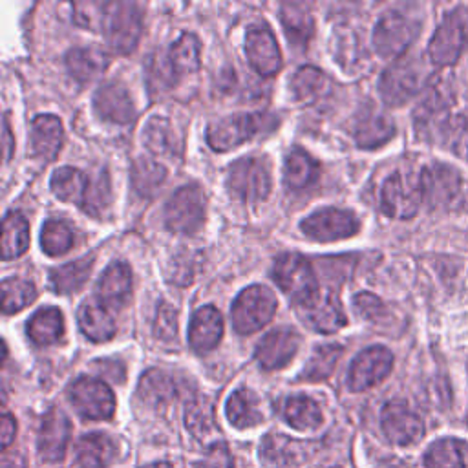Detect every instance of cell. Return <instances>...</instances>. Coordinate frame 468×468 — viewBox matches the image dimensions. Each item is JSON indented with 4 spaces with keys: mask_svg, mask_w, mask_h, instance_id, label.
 <instances>
[{
    "mask_svg": "<svg viewBox=\"0 0 468 468\" xmlns=\"http://www.w3.org/2000/svg\"><path fill=\"white\" fill-rule=\"evenodd\" d=\"M278 117L267 112L236 113L214 121L207 130V143L216 152H227L260 133L274 130Z\"/></svg>",
    "mask_w": 468,
    "mask_h": 468,
    "instance_id": "obj_1",
    "label": "cell"
},
{
    "mask_svg": "<svg viewBox=\"0 0 468 468\" xmlns=\"http://www.w3.org/2000/svg\"><path fill=\"white\" fill-rule=\"evenodd\" d=\"M430 80L426 64L419 57H400L384 69L378 80V91L386 104L400 106L413 99Z\"/></svg>",
    "mask_w": 468,
    "mask_h": 468,
    "instance_id": "obj_2",
    "label": "cell"
},
{
    "mask_svg": "<svg viewBox=\"0 0 468 468\" xmlns=\"http://www.w3.org/2000/svg\"><path fill=\"white\" fill-rule=\"evenodd\" d=\"M468 48V9L459 5L452 9L437 26L430 44L428 57L437 66L453 64Z\"/></svg>",
    "mask_w": 468,
    "mask_h": 468,
    "instance_id": "obj_3",
    "label": "cell"
},
{
    "mask_svg": "<svg viewBox=\"0 0 468 468\" xmlns=\"http://www.w3.org/2000/svg\"><path fill=\"white\" fill-rule=\"evenodd\" d=\"M276 296L263 285H250L243 289L232 303L230 316L238 333L249 335L261 329L274 316Z\"/></svg>",
    "mask_w": 468,
    "mask_h": 468,
    "instance_id": "obj_4",
    "label": "cell"
},
{
    "mask_svg": "<svg viewBox=\"0 0 468 468\" xmlns=\"http://www.w3.org/2000/svg\"><path fill=\"white\" fill-rule=\"evenodd\" d=\"M141 11L132 2H110L106 4L102 33L108 46L121 55L130 53L141 37Z\"/></svg>",
    "mask_w": 468,
    "mask_h": 468,
    "instance_id": "obj_5",
    "label": "cell"
},
{
    "mask_svg": "<svg viewBox=\"0 0 468 468\" xmlns=\"http://www.w3.org/2000/svg\"><path fill=\"white\" fill-rule=\"evenodd\" d=\"M229 192L243 203L263 201L271 192V170L265 159H238L227 174Z\"/></svg>",
    "mask_w": 468,
    "mask_h": 468,
    "instance_id": "obj_6",
    "label": "cell"
},
{
    "mask_svg": "<svg viewBox=\"0 0 468 468\" xmlns=\"http://www.w3.org/2000/svg\"><path fill=\"white\" fill-rule=\"evenodd\" d=\"M205 194L199 185L179 186L165 207V223L172 232L194 234L205 219Z\"/></svg>",
    "mask_w": 468,
    "mask_h": 468,
    "instance_id": "obj_7",
    "label": "cell"
},
{
    "mask_svg": "<svg viewBox=\"0 0 468 468\" xmlns=\"http://www.w3.org/2000/svg\"><path fill=\"white\" fill-rule=\"evenodd\" d=\"M272 278L278 287L292 300L302 303L318 292V282L311 263L294 252H285L276 258L272 267Z\"/></svg>",
    "mask_w": 468,
    "mask_h": 468,
    "instance_id": "obj_8",
    "label": "cell"
},
{
    "mask_svg": "<svg viewBox=\"0 0 468 468\" xmlns=\"http://www.w3.org/2000/svg\"><path fill=\"white\" fill-rule=\"evenodd\" d=\"M419 35V24L400 11L384 13L373 29V46L386 58H399Z\"/></svg>",
    "mask_w": 468,
    "mask_h": 468,
    "instance_id": "obj_9",
    "label": "cell"
},
{
    "mask_svg": "<svg viewBox=\"0 0 468 468\" xmlns=\"http://www.w3.org/2000/svg\"><path fill=\"white\" fill-rule=\"evenodd\" d=\"M422 203L419 179L408 174H391L380 190V207L384 214L397 219H410Z\"/></svg>",
    "mask_w": 468,
    "mask_h": 468,
    "instance_id": "obj_10",
    "label": "cell"
},
{
    "mask_svg": "<svg viewBox=\"0 0 468 468\" xmlns=\"http://www.w3.org/2000/svg\"><path fill=\"white\" fill-rule=\"evenodd\" d=\"M69 400L80 417L91 420H106L115 411V397L108 384L91 377H80L71 384Z\"/></svg>",
    "mask_w": 468,
    "mask_h": 468,
    "instance_id": "obj_11",
    "label": "cell"
},
{
    "mask_svg": "<svg viewBox=\"0 0 468 468\" xmlns=\"http://www.w3.org/2000/svg\"><path fill=\"white\" fill-rule=\"evenodd\" d=\"M380 428L395 446H411L424 435L422 419L402 400H389L380 411Z\"/></svg>",
    "mask_w": 468,
    "mask_h": 468,
    "instance_id": "obj_12",
    "label": "cell"
},
{
    "mask_svg": "<svg viewBox=\"0 0 468 468\" xmlns=\"http://www.w3.org/2000/svg\"><path fill=\"white\" fill-rule=\"evenodd\" d=\"M419 185H420V194L422 201L431 207H444L453 203L463 188V179L459 172L442 163H433L422 168L419 176Z\"/></svg>",
    "mask_w": 468,
    "mask_h": 468,
    "instance_id": "obj_13",
    "label": "cell"
},
{
    "mask_svg": "<svg viewBox=\"0 0 468 468\" xmlns=\"http://www.w3.org/2000/svg\"><path fill=\"white\" fill-rule=\"evenodd\" d=\"M393 367V355L384 346H371L360 351L347 373V384L353 391H364L382 382Z\"/></svg>",
    "mask_w": 468,
    "mask_h": 468,
    "instance_id": "obj_14",
    "label": "cell"
},
{
    "mask_svg": "<svg viewBox=\"0 0 468 468\" xmlns=\"http://www.w3.org/2000/svg\"><path fill=\"white\" fill-rule=\"evenodd\" d=\"M294 307L298 316L318 333H336L346 325V314L336 292L318 291Z\"/></svg>",
    "mask_w": 468,
    "mask_h": 468,
    "instance_id": "obj_15",
    "label": "cell"
},
{
    "mask_svg": "<svg viewBox=\"0 0 468 468\" xmlns=\"http://www.w3.org/2000/svg\"><path fill=\"white\" fill-rule=\"evenodd\" d=\"M358 219L353 212L327 207L313 212L302 221V230L316 241H336L356 234Z\"/></svg>",
    "mask_w": 468,
    "mask_h": 468,
    "instance_id": "obj_16",
    "label": "cell"
},
{
    "mask_svg": "<svg viewBox=\"0 0 468 468\" xmlns=\"http://www.w3.org/2000/svg\"><path fill=\"white\" fill-rule=\"evenodd\" d=\"M71 437V422L64 411L51 408L38 428L37 435V452L38 457L46 463L62 461Z\"/></svg>",
    "mask_w": 468,
    "mask_h": 468,
    "instance_id": "obj_17",
    "label": "cell"
},
{
    "mask_svg": "<svg viewBox=\"0 0 468 468\" xmlns=\"http://www.w3.org/2000/svg\"><path fill=\"white\" fill-rule=\"evenodd\" d=\"M245 53L250 68L263 77H271L282 68L280 48L267 26H252L247 31Z\"/></svg>",
    "mask_w": 468,
    "mask_h": 468,
    "instance_id": "obj_18",
    "label": "cell"
},
{
    "mask_svg": "<svg viewBox=\"0 0 468 468\" xmlns=\"http://www.w3.org/2000/svg\"><path fill=\"white\" fill-rule=\"evenodd\" d=\"M300 347V335L291 327H278L267 333L256 346V360L265 369H280L291 362Z\"/></svg>",
    "mask_w": 468,
    "mask_h": 468,
    "instance_id": "obj_19",
    "label": "cell"
},
{
    "mask_svg": "<svg viewBox=\"0 0 468 468\" xmlns=\"http://www.w3.org/2000/svg\"><path fill=\"white\" fill-rule=\"evenodd\" d=\"M93 108L104 121L117 124H128L135 117V108L128 90L115 80L104 82L97 88L93 95Z\"/></svg>",
    "mask_w": 468,
    "mask_h": 468,
    "instance_id": "obj_20",
    "label": "cell"
},
{
    "mask_svg": "<svg viewBox=\"0 0 468 468\" xmlns=\"http://www.w3.org/2000/svg\"><path fill=\"white\" fill-rule=\"evenodd\" d=\"M97 300L110 309H121L130 298L132 292V272L126 263L113 261L110 263L95 287Z\"/></svg>",
    "mask_w": 468,
    "mask_h": 468,
    "instance_id": "obj_21",
    "label": "cell"
},
{
    "mask_svg": "<svg viewBox=\"0 0 468 468\" xmlns=\"http://www.w3.org/2000/svg\"><path fill=\"white\" fill-rule=\"evenodd\" d=\"M221 335L223 318L214 305H205L194 313L188 327V342L196 353H210L219 344Z\"/></svg>",
    "mask_w": 468,
    "mask_h": 468,
    "instance_id": "obj_22",
    "label": "cell"
},
{
    "mask_svg": "<svg viewBox=\"0 0 468 468\" xmlns=\"http://www.w3.org/2000/svg\"><path fill=\"white\" fill-rule=\"evenodd\" d=\"M62 139L64 130L57 115L42 113L31 121V150L40 161H53L60 152Z\"/></svg>",
    "mask_w": 468,
    "mask_h": 468,
    "instance_id": "obj_23",
    "label": "cell"
},
{
    "mask_svg": "<svg viewBox=\"0 0 468 468\" xmlns=\"http://www.w3.org/2000/svg\"><path fill=\"white\" fill-rule=\"evenodd\" d=\"M115 457L117 444L106 433L93 431L75 442V464L79 468H108Z\"/></svg>",
    "mask_w": 468,
    "mask_h": 468,
    "instance_id": "obj_24",
    "label": "cell"
},
{
    "mask_svg": "<svg viewBox=\"0 0 468 468\" xmlns=\"http://www.w3.org/2000/svg\"><path fill=\"white\" fill-rule=\"evenodd\" d=\"M395 133V126L393 121L375 110V108H367L366 112H362L356 117L355 128H353V135L358 146L362 148H377L384 143H388Z\"/></svg>",
    "mask_w": 468,
    "mask_h": 468,
    "instance_id": "obj_25",
    "label": "cell"
},
{
    "mask_svg": "<svg viewBox=\"0 0 468 468\" xmlns=\"http://www.w3.org/2000/svg\"><path fill=\"white\" fill-rule=\"evenodd\" d=\"M77 320L80 331L93 342L110 340L117 329L108 307L97 300H88L80 303L77 311Z\"/></svg>",
    "mask_w": 468,
    "mask_h": 468,
    "instance_id": "obj_26",
    "label": "cell"
},
{
    "mask_svg": "<svg viewBox=\"0 0 468 468\" xmlns=\"http://www.w3.org/2000/svg\"><path fill=\"white\" fill-rule=\"evenodd\" d=\"M225 415L229 422L239 430L258 426L263 420L260 399L247 388H239L229 397L225 404Z\"/></svg>",
    "mask_w": 468,
    "mask_h": 468,
    "instance_id": "obj_27",
    "label": "cell"
},
{
    "mask_svg": "<svg viewBox=\"0 0 468 468\" xmlns=\"http://www.w3.org/2000/svg\"><path fill=\"white\" fill-rule=\"evenodd\" d=\"M90 183H91V179L82 170L73 168V166L57 168L49 181L51 190L58 199L77 203L80 207L84 205Z\"/></svg>",
    "mask_w": 468,
    "mask_h": 468,
    "instance_id": "obj_28",
    "label": "cell"
},
{
    "mask_svg": "<svg viewBox=\"0 0 468 468\" xmlns=\"http://www.w3.org/2000/svg\"><path fill=\"white\" fill-rule=\"evenodd\" d=\"M108 62V57L97 48H73L66 53V68L80 82L97 79Z\"/></svg>",
    "mask_w": 468,
    "mask_h": 468,
    "instance_id": "obj_29",
    "label": "cell"
},
{
    "mask_svg": "<svg viewBox=\"0 0 468 468\" xmlns=\"http://www.w3.org/2000/svg\"><path fill=\"white\" fill-rule=\"evenodd\" d=\"M282 415L291 428L300 431L316 430L324 419L320 406L305 395L287 397L282 408Z\"/></svg>",
    "mask_w": 468,
    "mask_h": 468,
    "instance_id": "obj_30",
    "label": "cell"
},
{
    "mask_svg": "<svg viewBox=\"0 0 468 468\" xmlns=\"http://www.w3.org/2000/svg\"><path fill=\"white\" fill-rule=\"evenodd\" d=\"M320 174L318 163L302 148H294L285 157L283 181L292 190H302L311 186Z\"/></svg>",
    "mask_w": 468,
    "mask_h": 468,
    "instance_id": "obj_31",
    "label": "cell"
},
{
    "mask_svg": "<svg viewBox=\"0 0 468 468\" xmlns=\"http://www.w3.org/2000/svg\"><path fill=\"white\" fill-rule=\"evenodd\" d=\"M29 247V225L20 212H7L2 221V258L22 256Z\"/></svg>",
    "mask_w": 468,
    "mask_h": 468,
    "instance_id": "obj_32",
    "label": "cell"
},
{
    "mask_svg": "<svg viewBox=\"0 0 468 468\" xmlns=\"http://www.w3.org/2000/svg\"><path fill=\"white\" fill-rule=\"evenodd\" d=\"M93 267V256H82L68 261L49 272V283L55 292L68 294L82 287Z\"/></svg>",
    "mask_w": 468,
    "mask_h": 468,
    "instance_id": "obj_33",
    "label": "cell"
},
{
    "mask_svg": "<svg viewBox=\"0 0 468 468\" xmlns=\"http://www.w3.org/2000/svg\"><path fill=\"white\" fill-rule=\"evenodd\" d=\"M64 333L62 313L55 307L38 309L27 322V335L37 346H51Z\"/></svg>",
    "mask_w": 468,
    "mask_h": 468,
    "instance_id": "obj_34",
    "label": "cell"
},
{
    "mask_svg": "<svg viewBox=\"0 0 468 468\" xmlns=\"http://www.w3.org/2000/svg\"><path fill=\"white\" fill-rule=\"evenodd\" d=\"M280 18L291 46L303 48L313 33V16L305 4H283L280 9Z\"/></svg>",
    "mask_w": 468,
    "mask_h": 468,
    "instance_id": "obj_35",
    "label": "cell"
},
{
    "mask_svg": "<svg viewBox=\"0 0 468 468\" xmlns=\"http://www.w3.org/2000/svg\"><path fill=\"white\" fill-rule=\"evenodd\" d=\"M166 179V168L150 157H139L130 170V181L133 190L141 197H152L163 186Z\"/></svg>",
    "mask_w": 468,
    "mask_h": 468,
    "instance_id": "obj_36",
    "label": "cell"
},
{
    "mask_svg": "<svg viewBox=\"0 0 468 468\" xmlns=\"http://www.w3.org/2000/svg\"><path fill=\"white\" fill-rule=\"evenodd\" d=\"M426 468H466L464 446L453 437H442L430 444L424 453Z\"/></svg>",
    "mask_w": 468,
    "mask_h": 468,
    "instance_id": "obj_37",
    "label": "cell"
},
{
    "mask_svg": "<svg viewBox=\"0 0 468 468\" xmlns=\"http://www.w3.org/2000/svg\"><path fill=\"white\" fill-rule=\"evenodd\" d=\"M143 143L146 148L157 155H174L176 154V133L168 119L154 115L143 128Z\"/></svg>",
    "mask_w": 468,
    "mask_h": 468,
    "instance_id": "obj_38",
    "label": "cell"
},
{
    "mask_svg": "<svg viewBox=\"0 0 468 468\" xmlns=\"http://www.w3.org/2000/svg\"><path fill=\"white\" fill-rule=\"evenodd\" d=\"M327 77L322 69L314 66H302L296 69L292 80H291V90L298 101L303 102H313L314 99L322 97L327 90Z\"/></svg>",
    "mask_w": 468,
    "mask_h": 468,
    "instance_id": "obj_39",
    "label": "cell"
},
{
    "mask_svg": "<svg viewBox=\"0 0 468 468\" xmlns=\"http://www.w3.org/2000/svg\"><path fill=\"white\" fill-rule=\"evenodd\" d=\"M199 51L201 44L196 35L183 33L170 48L168 58L177 75L192 73L199 68Z\"/></svg>",
    "mask_w": 468,
    "mask_h": 468,
    "instance_id": "obj_40",
    "label": "cell"
},
{
    "mask_svg": "<svg viewBox=\"0 0 468 468\" xmlns=\"http://www.w3.org/2000/svg\"><path fill=\"white\" fill-rule=\"evenodd\" d=\"M174 382L172 378L159 369H150L141 377L139 382V397L150 406H163L174 397Z\"/></svg>",
    "mask_w": 468,
    "mask_h": 468,
    "instance_id": "obj_41",
    "label": "cell"
},
{
    "mask_svg": "<svg viewBox=\"0 0 468 468\" xmlns=\"http://www.w3.org/2000/svg\"><path fill=\"white\" fill-rule=\"evenodd\" d=\"M0 289H2V311L5 314L24 309L37 296V289H35L33 282L26 280V278H18V276L5 278L0 285Z\"/></svg>",
    "mask_w": 468,
    "mask_h": 468,
    "instance_id": "obj_42",
    "label": "cell"
},
{
    "mask_svg": "<svg viewBox=\"0 0 468 468\" xmlns=\"http://www.w3.org/2000/svg\"><path fill=\"white\" fill-rule=\"evenodd\" d=\"M340 356H342V346H336V344L318 346L314 349V353L311 355L309 362L305 364L300 377L305 380H311V382L324 380L333 373Z\"/></svg>",
    "mask_w": 468,
    "mask_h": 468,
    "instance_id": "obj_43",
    "label": "cell"
},
{
    "mask_svg": "<svg viewBox=\"0 0 468 468\" xmlns=\"http://www.w3.org/2000/svg\"><path fill=\"white\" fill-rule=\"evenodd\" d=\"M73 230L68 223L60 219H49L42 225L40 245L48 256H58L68 252L73 245Z\"/></svg>",
    "mask_w": 468,
    "mask_h": 468,
    "instance_id": "obj_44",
    "label": "cell"
},
{
    "mask_svg": "<svg viewBox=\"0 0 468 468\" xmlns=\"http://www.w3.org/2000/svg\"><path fill=\"white\" fill-rule=\"evenodd\" d=\"M453 155L468 159V117L453 115L446 121L439 139Z\"/></svg>",
    "mask_w": 468,
    "mask_h": 468,
    "instance_id": "obj_45",
    "label": "cell"
},
{
    "mask_svg": "<svg viewBox=\"0 0 468 468\" xmlns=\"http://www.w3.org/2000/svg\"><path fill=\"white\" fill-rule=\"evenodd\" d=\"M185 424L197 437H205L214 431V415L208 399L196 397L186 404Z\"/></svg>",
    "mask_w": 468,
    "mask_h": 468,
    "instance_id": "obj_46",
    "label": "cell"
},
{
    "mask_svg": "<svg viewBox=\"0 0 468 468\" xmlns=\"http://www.w3.org/2000/svg\"><path fill=\"white\" fill-rule=\"evenodd\" d=\"M112 192H110V181L106 174H99L95 179H91L82 210H86L91 216H101V212L110 205Z\"/></svg>",
    "mask_w": 468,
    "mask_h": 468,
    "instance_id": "obj_47",
    "label": "cell"
},
{
    "mask_svg": "<svg viewBox=\"0 0 468 468\" xmlns=\"http://www.w3.org/2000/svg\"><path fill=\"white\" fill-rule=\"evenodd\" d=\"M176 75L177 73L174 71L168 55L166 57H161V55L150 57L148 77H150L152 86H157V90H165V88H168L176 80Z\"/></svg>",
    "mask_w": 468,
    "mask_h": 468,
    "instance_id": "obj_48",
    "label": "cell"
},
{
    "mask_svg": "<svg viewBox=\"0 0 468 468\" xmlns=\"http://www.w3.org/2000/svg\"><path fill=\"white\" fill-rule=\"evenodd\" d=\"M75 11V20L88 27V29H102L104 22V13H106V4H95V2H79L73 7Z\"/></svg>",
    "mask_w": 468,
    "mask_h": 468,
    "instance_id": "obj_49",
    "label": "cell"
},
{
    "mask_svg": "<svg viewBox=\"0 0 468 468\" xmlns=\"http://www.w3.org/2000/svg\"><path fill=\"white\" fill-rule=\"evenodd\" d=\"M154 333L159 340H174V336L177 335V313L168 303H159L154 322Z\"/></svg>",
    "mask_w": 468,
    "mask_h": 468,
    "instance_id": "obj_50",
    "label": "cell"
},
{
    "mask_svg": "<svg viewBox=\"0 0 468 468\" xmlns=\"http://www.w3.org/2000/svg\"><path fill=\"white\" fill-rule=\"evenodd\" d=\"M194 468H234V461L223 442H214L208 446L205 457L199 459Z\"/></svg>",
    "mask_w": 468,
    "mask_h": 468,
    "instance_id": "obj_51",
    "label": "cell"
},
{
    "mask_svg": "<svg viewBox=\"0 0 468 468\" xmlns=\"http://www.w3.org/2000/svg\"><path fill=\"white\" fill-rule=\"evenodd\" d=\"M353 305H355V311L362 316V318H377L380 313H382V302L371 294V292H358L355 298H353Z\"/></svg>",
    "mask_w": 468,
    "mask_h": 468,
    "instance_id": "obj_52",
    "label": "cell"
},
{
    "mask_svg": "<svg viewBox=\"0 0 468 468\" xmlns=\"http://www.w3.org/2000/svg\"><path fill=\"white\" fill-rule=\"evenodd\" d=\"M0 428H2V448L5 450V448H9L11 441L15 439V431H16V422H15L13 415L4 413Z\"/></svg>",
    "mask_w": 468,
    "mask_h": 468,
    "instance_id": "obj_53",
    "label": "cell"
},
{
    "mask_svg": "<svg viewBox=\"0 0 468 468\" xmlns=\"http://www.w3.org/2000/svg\"><path fill=\"white\" fill-rule=\"evenodd\" d=\"M13 152V141H11V130H9V122L7 117H4V161H9Z\"/></svg>",
    "mask_w": 468,
    "mask_h": 468,
    "instance_id": "obj_54",
    "label": "cell"
},
{
    "mask_svg": "<svg viewBox=\"0 0 468 468\" xmlns=\"http://www.w3.org/2000/svg\"><path fill=\"white\" fill-rule=\"evenodd\" d=\"M2 468H24V459L16 453H5L2 457Z\"/></svg>",
    "mask_w": 468,
    "mask_h": 468,
    "instance_id": "obj_55",
    "label": "cell"
},
{
    "mask_svg": "<svg viewBox=\"0 0 468 468\" xmlns=\"http://www.w3.org/2000/svg\"><path fill=\"white\" fill-rule=\"evenodd\" d=\"M143 468H174L170 463H152V464H146Z\"/></svg>",
    "mask_w": 468,
    "mask_h": 468,
    "instance_id": "obj_56",
    "label": "cell"
},
{
    "mask_svg": "<svg viewBox=\"0 0 468 468\" xmlns=\"http://www.w3.org/2000/svg\"><path fill=\"white\" fill-rule=\"evenodd\" d=\"M464 207L468 208V196H466V199H464Z\"/></svg>",
    "mask_w": 468,
    "mask_h": 468,
    "instance_id": "obj_57",
    "label": "cell"
}]
</instances>
